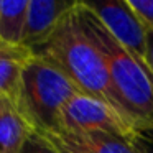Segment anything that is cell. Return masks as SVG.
<instances>
[{
	"instance_id": "cell-1",
	"label": "cell",
	"mask_w": 153,
	"mask_h": 153,
	"mask_svg": "<svg viewBox=\"0 0 153 153\" xmlns=\"http://www.w3.org/2000/svg\"><path fill=\"white\" fill-rule=\"evenodd\" d=\"M76 17L105 59L122 117L137 132L153 130V74L150 68L132 56L89 10L77 7Z\"/></svg>"
},
{
	"instance_id": "cell-2",
	"label": "cell",
	"mask_w": 153,
	"mask_h": 153,
	"mask_svg": "<svg viewBox=\"0 0 153 153\" xmlns=\"http://www.w3.org/2000/svg\"><path fill=\"white\" fill-rule=\"evenodd\" d=\"M31 53L56 66L82 94L104 100L120 114L105 59L94 41L84 33L76 12L64 18Z\"/></svg>"
},
{
	"instance_id": "cell-3",
	"label": "cell",
	"mask_w": 153,
	"mask_h": 153,
	"mask_svg": "<svg viewBox=\"0 0 153 153\" xmlns=\"http://www.w3.org/2000/svg\"><path fill=\"white\" fill-rule=\"evenodd\" d=\"M81 92L46 59L31 54L22 74L17 107L38 133H58L64 105Z\"/></svg>"
},
{
	"instance_id": "cell-4",
	"label": "cell",
	"mask_w": 153,
	"mask_h": 153,
	"mask_svg": "<svg viewBox=\"0 0 153 153\" xmlns=\"http://www.w3.org/2000/svg\"><path fill=\"white\" fill-rule=\"evenodd\" d=\"M87 132H109L130 138L138 133L112 105L92 96L77 92L61 112L58 133L79 135Z\"/></svg>"
},
{
	"instance_id": "cell-5",
	"label": "cell",
	"mask_w": 153,
	"mask_h": 153,
	"mask_svg": "<svg viewBox=\"0 0 153 153\" xmlns=\"http://www.w3.org/2000/svg\"><path fill=\"white\" fill-rule=\"evenodd\" d=\"M140 63L146 64V28L127 0H79Z\"/></svg>"
},
{
	"instance_id": "cell-6",
	"label": "cell",
	"mask_w": 153,
	"mask_h": 153,
	"mask_svg": "<svg viewBox=\"0 0 153 153\" xmlns=\"http://www.w3.org/2000/svg\"><path fill=\"white\" fill-rule=\"evenodd\" d=\"M79 7V0H30L22 43L33 50Z\"/></svg>"
},
{
	"instance_id": "cell-7",
	"label": "cell",
	"mask_w": 153,
	"mask_h": 153,
	"mask_svg": "<svg viewBox=\"0 0 153 153\" xmlns=\"http://www.w3.org/2000/svg\"><path fill=\"white\" fill-rule=\"evenodd\" d=\"M31 54V50L23 43L0 38V100L10 99L17 102L22 74Z\"/></svg>"
},
{
	"instance_id": "cell-8",
	"label": "cell",
	"mask_w": 153,
	"mask_h": 153,
	"mask_svg": "<svg viewBox=\"0 0 153 153\" xmlns=\"http://www.w3.org/2000/svg\"><path fill=\"white\" fill-rule=\"evenodd\" d=\"M33 132L13 100H0V153H20Z\"/></svg>"
},
{
	"instance_id": "cell-9",
	"label": "cell",
	"mask_w": 153,
	"mask_h": 153,
	"mask_svg": "<svg viewBox=\"0 0 153 153\" xmlns=\"http://www.w3.org/2000/svg\"><path fill=\"white\" fill-rule=\"evenodd\" d=\"M64 142L84 153H137L133 138L109 132H87L79 135L58 133Z\"/></svg>"
},
{
	"instance_id": "cell-10",
	"label": "cell",
	"mask_w": 153,
	"mask_h": 153,
	"mask_svg": "<svg viewBox=\"0 0 153 153\" xmlns=\"http://www.w3.org/2000/svg\"><path fill=\"white\" fill-rule=\"evenodd\" d=\"M30 0H0V38L22 43Z\"/></svg>"
},
{
	"instance_id": "cell-11",
	"label": "cell",
	"mask_w": 153,
	"mask_h": 153,
	"mask_svg": "<svg viewBox=\"0 0 153 153\" xmlns=\"http://www.w3.org/2000/svg\"><path fill=\"white\" fill-rule=\"evenodd\" d=\"M20 153H59V152L45 135L33 132L28 137L27 143L23 145Z\"/></svg>"
},
{
	"instance_id": "cell-12",
	"label": "cell",
	"mask_w": 153,
	"mask_h": 153,
	"mask_svg": "<svg viewBox=\"0 0 153 153\" xmlns=\"http://www.w3.org/2000/svg\"><path fill=\"white\" fill-rule=\"evenodd\" d=\"M146 30L153 31V0H127Z\"/></svg>"
},
{
	"instance_id": "cell-13",
	"label": "cell",
	"mask_w": 153,
	"mask_h": 153,
	"mask_svg": "<svg viewBox=\"0 0 153 153\" xmlns=\"http://www.w3.org/2000/svg\"><path fill=\"white\" fill-rule=\"evenodd\" d=\"M41 135L46 137V138L58 148L59 153H84V152H81V150H77L76 146H73V145H69L68 142H64L58 133H41Z\"/></svg>"
},
{
	"instance_id": "cell-14",
	"label": "cell",
	"mask_w": 153,
	"mask_h": 153,
	"mask_svg": "<svg viewBox=\"0 0 153 153\" xmlns=\"http://www.w3.org/2000/svg\"><path fill=\"white\" fill-rule=\"evenodd\" d=\"M133 146L137 153H153V143L140 133L133 137Z\"/></svg>"
},
{
	"instance_id": "cell-15",
	"label": "cell",
	"mask_w": 153,
	"mask_h": 153,
	"mask_svg": "<svg viewBox=\"0 0 153 153\" xmlns=\"http://www.w3.org/2000/svg\"><path fill=\"white\" fill-rule=\"evenodd\" d=\"M146 66L153 74V31L146 30Z\"/></svg>"
},
{
	"instance_id": "cell-16",
	"label": "cell",
	"mask_w": 153,
	"mask_h": 153,
	"mask_svg": "<svg viewBox=\"0 0 153 153\" xmlns=\"http://www.w3.org/2000/svg\"><path fill=\"white\" fill-rule=\"evenodd\" d=\"M140 135H143L145 138H148L150 142L153 143V130H145V132H138Z\"/></svg>"
}]
</instances>
